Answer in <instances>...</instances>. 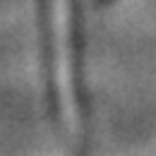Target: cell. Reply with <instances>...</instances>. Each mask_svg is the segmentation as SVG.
<instances>
[{
  "instance_id": "6da1fadb",
  "label": "cell",
  "mask_w": 156,
  "mask_h": 156,
  "mask_svg": "<svg viewBox=\"0 0 156 156\" xmlns=\"http://www.w3.org/2000/svg\"><path fill=\"white\" fill-rule=\"evenodd\" d=\"M53 89L58 98L60 118L72 137H79L82 130V96H79V60H77V34H75V12L72 0H53Z\"/></svg>"
},
{
  "instance_id": "7a4b0ae2",
  "label": "cell",
  "mask_w": 156,
  "mask_h": 156,
  "mask_svg": "<svg viewBox=\"0 0 156 156\" xmlns=\"http://www.w3.org/2000/svg\"><path fill=\"white\" fill-rule=\"evenodd\" d=\"M98 2H106V0H98Z\"/></svg>"
}]
</instances>
